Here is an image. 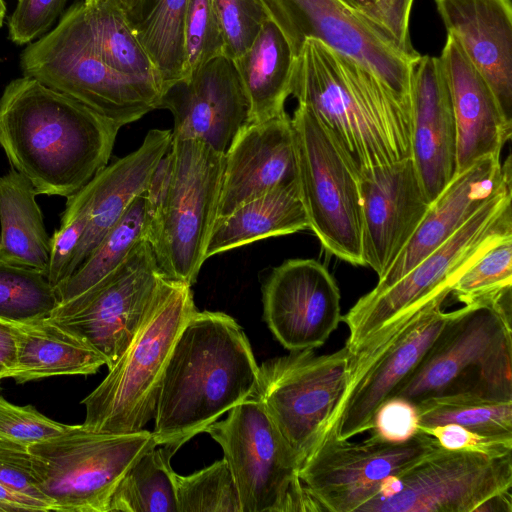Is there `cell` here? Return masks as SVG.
Masks as SVG:
<instances>
[{
    "label": "cell",
    "mask_w": 512,
    "mask_h": 512,
    "mask_svg": "<svg viewBox=\"0 0 512 512\" xmlns=\"http://www.w3.org/2000/svg\"><path fill=\"white\" fill-rule=\"evenodd\" d=\"M173 173V155L170 146L152 172L146 190L142 194L145 207V239L157 225L164 210Z\"/></svg>",
    "instance_id": "7dc6e473"
},
{
    "label": "cell",
    "mask_w": 512,
    "mask_h": 512,
    "mask_svg": "<svg viewBox=\"0 0 512 512\" xmlns=\"http://www.w3.org/2000/svg\"><path fill=\"white\" fill-rule=\"evenodd\" d=\"M143 196L137 197L121 219L105 235L84 262L56 290L60 303L50 320H62L78 312L145 239Z\"/></svg>",
    "instance_id": "f546056e"
},
{
    "label": "cell",
    "mask_w": 512,
    "mask_h": 512,
    "mask_svg": "<svg viewBox=\"0 0 512 512\" xmlns=\"http://www.w3.org/2000/svg\"><path fill=\"white\" fill-rule=\"evenodd\" d=\"M68 0H18L8 18L9 40L29 44L45 35L64 12Z\"/></svg>",
    "instance_id": "7bdbcfd3"
},
{
    "label": "cell",
    "mask_w": 512,
    "mask_h": 512,
    "mask_svg": "<svg viewBox=\"0 0 512 512\" xmlns=\"http://www.w3.org/2000/svg\"><path fill=\"white\" fill-rule=\"evenodd\" d=\"M179 448L154 445L143 452L119 481L109 512H177L171 458Z\"/></svg>",
    "instance_id": "d6a6232c"
},
{
    "label": "cell",
    "mask_w": 512,
    "mask_h": 512,
    "mask_svg": "<svg viewBox=\"0 0 512 512\" xmlns=\"http://www.w3.org/2000/svg\"><path fill=\"white\" fill-rule=\"evenodd\" d=\"M204 432L223 450L241 512H321L299 477L295 455L258 398L240 402Z\"/></svg>",
    "instance_id": "9c48e42d"
},
{
    "label": "cell",
    "mask_w": 512,
    "mask_h": 512,
    "mask_svg": "<svg viewBox=\"0 0 512 512\" xmlns=\"http://www.w3.org/2000/svg\"><path fill=\"white\" fill-rule=\"evenodd\" d=\"M291 95L313 112L358 174L411 157V99L356 59L306 40L295 58Z\"/></svg>",
    "instance_id": "7a4b0ae2"
},
{
    "label": "cell",
    "mask_w": 512,
    "mask_h": 512,
    "mask_svg": "<svg viewBox=\"0 0 512 512\" xmlns=\"http://www.w3.org/2000/svg\"><path fill=\"white\" fill-rule=\"evenodd\" d=\"M411 159L431 203L456 170V125L439 57L420 56L411 75Z\"/></svg>",
    "instance_id": "603a6c76"
},
{
    "label": "cell",
    "mask_w": 512,
    "mask_h": 512,
    "mask_svg": "<svg viewBox=\"0 0 512 512\" xmlns=\"http://www.w3.org/2000/svg\"><path fill=\"white\" fill-rule=\"evenodd\" d=\"M210 1L222 30L224 55L233 61L249 48L269 17L260 0Z\"/></svg>",
    "instance_id": "60d3db41"
},
{
    "label": "cell",
    "mask_w": 512,
    "mask_h": 512,
    "mask_svg": "<svg viewBox=\"0 0 512 512\" xmlns=\"http://www.w3.org/2000/svg\"><path fill=\"white\" fill-rule=\"evenodd\" d=\"M172 140L170 129L148 131L141 145L104 167L92 179L89 221L71 264V275L146 190L157 163ZM70 275V276H71Z\"/></svg>",
    "instance_id": "484cf974"
},
{
    "label": "cell",
    "mask_w": 512,
    "mask_h": 512,
    "mask_svg": "<svg viewBox=\"0 0 512 512\" xmlns=\"http://www.w3.org/2000/svg\"><path fill=\"white\" fill-rule=\"evenodd\" d=\"M416 406L418 428L454 423L483 433L512 435V398L467 389L433 395Z\"/></svg>",
    "instance_id": "836d02e7"
},
{
    "label": "cell",
    "mask_w": 512,
    "mask_h": 512,
    "mask_svg": "<svg viewBox=\"0 0 512 512\" xmlns=\"http://www.w3.org/2000/svg\"><path fill=\"white\" fill-rule=\"evenodd\" d=\"M158 109H167L173 116L172 138L198 140L222 154L249 116L238 72L224 55L170 86Z\"/></svg>",
    "instance_id": "ffe728a7"
},
{
    "label": "cell",
    "mask_w": 512,
    "mask_h": 512,
    "mask_svg": "<svg viewBox=\"0 0 512 512\" xmlns=\"http://www.w3.org/2000/svg\"><path fill=\"white\" fill-rule=\"evenodd\" d=\"M414 0H377L382 27L397 45L412 57L421 55L413 48L409 35L410 12Z\"/></svg>",
    "instance_id": "c3c4849f"
},
{
    "label": "cell",
    "mask_w": 512,
    "mask_h": 512,
    "mask_svg": "<svg viewBox=\"0 0 512 512\" xmlns=\"http://www.w3.org/2000/svg\"><path fill=\"white\" fill-rule=\"evenodd\" d=\"M151 0H126L123 5L132 23L137 22L147 10Z\"/></svg>",
    "instance_id": "816d5d0a"
},
{
    "label": "cell",
    "mask_w": 512,
    "mask_h": 512,
    "mask_svg": "<svg viewBox=\"0 0 512 512\" xmlns=\"http://www.w3.org/2000/svg\"><path fill=\"white\" fill-rule=\"evenodd\" d=\"M340 291L314 259H289L262 286L263 318L289 351L322 346L342 321Z\"/></svg>",
    "instance_id": "ac0fdd59"
},
{
    "label": "cell",
    "mask_w": 512,
    "mask_h": 512,
    "mask_svg": "<svg viewBox=\"0 0 512 512\" xmlns=\"http://www.w3.org/2000/svg\"><path fill=\"white\" fill-rule=\"evenodd\" d=\"M511 166L510 155L504 163L500 156L491 155L455 173L431 201L414 235L389 269L378 278L372 291H382L393 285L454 235L512 178Z\"/></svg>",
    "instance_id": "7402d4cb"
},
{
    "label": "cell",
    "mask_w": 512,
    "mask_h": 512,
    "mask_svg": "<svg viewBox=\"0 0 512 512\" xmlns=\"http://www.w3.org/2000/svg\"><path fill=\"white\" fill-rule=\"evenodd\" d=\"M341 1L344 4H346L348 7L353 9L355 12H357L360 15L364 16L365 18L369 19L375 25H377L382 30H384V28L382 27L379 12H378L377 0H341Z\"/></svg>",
    "instance_id": "f907efd6"
},
{
    "label": "cell",
    "mask_w": 512,
    "mask_h": 512,
    "mask_svg": "<svg viewBox=\"0 0 512 512\" xmlns=\"http://www.w3.org/2000/svg\"><path fill=\"white\" fill-rule=\"evenodd\" d=\"M196 310L191 286L164 277L137 334L82 401V425L107 433H133L155 416L161 382L174 343Z\"/></svg>",
    "instance_id": "5b68a950"
},
{
    "label": "cell",
    "mask_w": 512,
    "mask_h": 512,
    "mask_svg": "<svg viewBox=\"0 0 512 512\" xmlns=\"http://www.w3.org/2000/svg\"><path fill=\"white\" fill-rule=\"evenodd\" d=\"M418 430L431 435L440 446L450 450L473 451L489 456L512 453V435L483 433L454 423Z\"/></svg>",
    "instance_id": "f6af8a7d"
},
{
    "label": "cell",
    "mask_w": 512,
    "mask_h": 512,
    "mask_svg": "<svg viewBox=\"0 0 512 512\" xmlns=\"http://www.w3.org/2000/svg\"><path fill=\"white\" fill-rule=\"evenodd\" d=\"M446 28L512 120L511 0H434Z\"/></svg>",
    "instance_id": "d4e9b609"
},
{
    "label": "cell",
    "mask_w": 512,
    "mask_h": 512,
    "mask_svg": "<svg viewBox=\"0 0 512 512\" xmlns=\"http://www.w3.org/2000/svg\"><path fill=\"white\" fill-rule=\"evenodd\" d=\"M6 16V4L4 0H0V28L3 26Z\"/></svg>",
    "instance_id": "f5cc1de1"
},
{
    "label": "cell",
    "mask_w": 512,
    "mask_h": 512,
    "mask_svg": "<svg viewBox=\"0 0 512 512\" xmlns=\"http://www.w3.org/2000/svg\"><path fill=\"white\" fill-rule=\"evenodd\" d=\"M438 444L420 430L402 443L373 435L363 442H350L327 432L300 466L299 477L321 511L358 512L385 480L400 474Z\"/></svg>",
    "instance_id": "2e32d148"
},
{
    "label": "cell",
    "mask_w": 512,
    "mask_h": 512,
    "mask_svg": "<svg viewBox=\"0 0 512 512\" xmlns=\"http://www.w3.org/2000/svg\"><path fill=\"white\" fill-rule=\"evenodd\" d=\"M63 424L40 413L34 406H19L0 394V438L30 446L67 432Z\"/></svg>",
    "instance_id": "b9f144b4"
},
{
    "label": "cell",
    "mask_w": 512,
    "mask_h": 512,
    "mask_svg": "<svg viewBox=\"0 0 512 512\" xmlns=\"http://www.w3.org/2000/svg\"><path fill=\"white\" fill-rule=\"evenodd\" d=\"M28 447L0 438V484L46 504L52 511L51 502L44 496L37 483Z\"/></svg>",
    "instance_id": "ee69618b"
},
{
    "label": "cell",
    "mask_w": 512,
    "mask_h": 512,
    "mask_svg": "<svg viewBox=\"0 0 512 512\" xmlns=\"http://www.w3.org/2000/svg\"><path fill=\"white\" fill-rule=\"evenodd\" d=\"M59 303L44 271L0 260L1 320L21 324L49 319Z\"/></svg>",
    "instance_id": "d590c367"
},
{
    "label": "cell",
    "mask_w": 512,
    "mask_h": 512,
    "mask_svg": "<svg viewBox=\"0 0 512 512\" xmlns=\"http://www.w3.org/2000/svg\"><path fill=\"white\" fill-rule=\"evenodd\" d=\"M291 122L297 183L309 229L330 254L364 266L358 172L307 107L298 104Z\"/></svg>",
    "instance_id": "4fadbf2b"
},
{
    "label": "cell",
    "mask_w": 512,
    "mask_h": 512,
    "mask_svg": "<svg viewBox=\"0 0 512 512\" xmlns=\"http://www.w3.org/2000/svg\"><path fill=\"white\" fill-rule=\"evenodd\" d=\"M19 65L27 76L90 108L119 128L158 109L161 86L121 74L99 56L83 0L76 1L58 24L27 44Z\"/></svg>",
    "instance_id": "277c9868"
},
{
    "label": "cell",
    "mask_w": 512,
    "mask_h": 512,
    "mask_svg": "<svg viewBox=\"0 0 512 512\" xmlns=\"http://www.w3.org/2000/svg\"><path fill=\"white\" fill-rule=\"evenodd\" d=\"M259 366L238 322L217 311L190 315L164 370L152 435L180 448L251 397Z\"/></svg>",
    "instance_id": "3957f363"
},
{
    "label": "cell",
    "mask_w": 512,
    "mask_h": 512,
    "mask_svg": "<svg viewBox=\"0 0 512 512\" xmlns=\"http://www.w3.org/2000/svg\"><path fill=\"white\" fill-rule=\"evenodd\" d=\"M152 432L93 431L82 424L30 445L40 490L57 512H109L111 497L126 471L148 448Z\"/></svg>",
    "instance_id": "ba28073f"
},
{
    "label": "cell",
    "mask_w": 512,
    "mask_h": 512,
    "mask_svg": "<svg viewBox=\"0 0 512 512\" xmlns=\"http://www.w3.org/2000/svg\"><path fill=\"white\" fill-rule=\"evenodd\" d=\"M15 326L17 364L11 378L19 384L54 376L90 375L105 365L95 350L49 319Z\"/></svg>",
    "instance_id": "f1b7e54d"
},
{
    "label": "cell",
    "mask_w": 512,
    "mask_h": 512,
    "mask_svg": "<svg viewBox=\"0 0 512 512\" xmlns=\"http://www.w3.org/2000/svg\"><path fill=\"white\" fill-rule=\"evenodd\" d=\"M164 277L143 239L78 312L49 320L95 350L110 369L137 334Z\"/></svg>",
    "instance_id": "e0dca14e"
},
{
    "label": "cell",
    "mask_w": 512,
    "mask_h": 512,
    "mask_svg": "<svg viewBox=\"0 0 512 512\" xmlns=\"http://www.w3.org/2000/svg\"><path fill=\"white\" fill-rule=\"evenodd\" d=\"M93 194L92 180L68 197L60 227L50 237L47 277L57 288L71 275V264L85 234Z\"/></svg>",
    "instance_id": "f35d334b"
},
{
    "label": "cell",
    "mask_w": 512,
    "mask_h": 512,
    "mask_svg": "<svg viewBox=\"0 0 512 512\" xmlns=\"http://www.w3.org/2000/svg\"><path fill=\"white\" fill-rule=\"evenodd\" d=\"M447 296L407 311L350 352L348 392L328 432L349 440L372 428L378 408L414 372L444 327Z\"/></svg>",
    "instance_id": "8fae6325"
},
{
    "label": "cell",
    "mask_w": 512,
    "mask_h": 512,
    "mask_svg": "<svg viewBox=\"0 0 512 512\" xmlns=\"http://www.w3.org/2000/svg\"><path fill=\"white\" fill-rule=\"evenodd\" d=\"M418 410L415 403L400 397H391L378 408L371 435L387 442L402 443L417 434Z\"/></svg>",
    "instance_id": "bcb514c9"
},
{
    "label": "cell",
    "mask_w": 512,
    "mask_h": 512,
    "mask_svg": "<svg viewBox=\"0 0 512 512\" xmlns=\"http://www.w3.org/2000/svg\"><path fill=\"white\" fill-rule=\"evenodd\" d=\"M449 87L456 125V170L477 160L500 156L512 135V120L503 113L490 86L450 35L439 56Z\"/></svg>",
    "instance_id": "cb8c5ba5"
},
{
    "label": "cell",
    "mask_w": 512,
    "mask_h": 512,
    "mask_svg": "<svg viewBox=\"0 0 512 512\" xmlns=\"http://www.w3.org/2000/svg\"><path fill=\"white\" fill-rule=\"evenodd\" d=\"M188 1L151 0L143 16L133 23L156 68L163 93L184 76L183 31Z\"/></svg>",
    "instance_id": "e575fe53"
},
{
    "label": "cell",
    "mask_w": 512,
    "mask_h": 512,
    "mask_svg": "<svg viewBox=\"0 0 512 512\" xmlns=\"http://www.w3.org/2000/svg\"><path fill=\"white\" fill-rule=\"evenodd\" d=\"M296 56L308 39L321 41L368 67L400 97L411 99L415 58L380 27L341 0H260Z\"/></svg>",
    "instance_id": "9a60e30c"
},
{
    "label": "cell",
    "mask_w": 512,
    "mask_h": 512,
    "mask_svg": "<svg viewBox=\"0 0 512 512\" xmlns=\"http://www.w3.org/2000/svg\"><path fill=\"white\" fill-rule=\"evenodd\" d=\"M512 178L454 235L390 287L363 295L342 316L353 352L380 328L439 295H449L458 278L491 246L512 236Z\"/></svg>",
    "instance_id": "52a82bcc"
},
{
    "label": "cell",
    "mask_w": 512,
    "mask_h": 512,
    "mask_svg": "<svg viewBox=\"0 0 512 512\" xmlns=\"http://www.w3.org/2000/svg\"><path fill=\"white\" fill-rule=\"evenodd\" d=\"M85 3L96 1V0H83ZM122 3H124L126 0H120Z\"/></svg>",
    "instance_id": "db71d44e"
},
{
    "label": "cell",
    "mask_w": 512,
    "mask_h": 512,
    "mask_svg": "<svg viewBox=\"0 0 512 512\" xmlns=\"http://www.w3.org/2000/svg\"><path fill=\"white\" fill-rule=\"evenodd\" d=\"M184 76L224 55L222 30L210 0H189L184 20ZM225 56V55H224Z\"/></svg>",
    "instance_id": "ab89813d"
},
{
    "label": "cell",
    "mask_w": 512,
    "mask_h": 512,
    "mask_svg": "<svg viewBox=\"0 0 512 512\" xmlns=\"http://www.w3.org/2000/svg\"><path fill=\"white\" fill-rule=\"evenodd\" d=\"M119 127L36 79L0 96V145L37 194L70 197L108 165Z\"/></svg>",
    "instance_id": "6da1fadb"
},
{
    "label": "cell",
    "mask_w": 512,
    "mask_h": 512,
    "mask_svg": "<svg viewBox=\"0 0 512 512\" xmlns=\"http://www.w3.org/2000/svg\"><path fill=\"white\" fill-rule=\"evenodd\" d=\"M84 9L96 50L105 64L127 76L151 79L162 88L156 68L140 43L123 3L96 0L84 2Z\"/></svg>",
    "instance_id": "1f68e13d"
},
{
    "label": "cell",
    "mask_w": 512,
    "mask_h": 512,
    "mask_svg": "<svg viewBox=\"0 0 512 512\" xmlns=\"http://www.w3.org/2000/svg\"><path fill=\"white\" fill-rule=\"evenodd\" d=\"M359 189L363 263L380 278L414 235L430 202L411 157L361 171Z\"/></svg>",
    "instance_id": "d6986e66"
},
{
    "label": "cell",
    "mask_w": 512,
    "mask_h": 512,
    "mask_svg": "<svg viewBox=\"0 0 512 512\" xmlns=\"http://www.w3.org/2000/svg\"><path fill=\"white\" fill-rule=\"evenodd\" d=\"M17 364L15 323L0 319V375L11 378Z\"/></svg>",
    "instance_id": "681fc988"
},
{
    "label": "cell",
    "mask_w": 512,
    "mask_h": 512,
    "mask_svg": "<svg viewBox=\"0 0 512 512\" xmlns=\"http://www.w3.org/2000/svg\"><path fill=\"white\" fill-rule=\"evenodd\" d=\"M511 488L512 453L489 456L438 444L385 480L358 512H478Z\"/></svg>",
    "instance_id": "5bb4252c"
},
{
    "label": "cell",
    "mask_w": 512,
    "mask_h": 512,
    "mask_svg": "<svg viewBox=\"0 0 512 512\" xmlns=\"http://www.w3.org/2000/svg\"><path fill=\"white\" fill-rule=\"evenodd\" d=\"M512 290V236L491 246L454 283L450 294L464 305Z\"/></svg>",
    "instance_id": "74e56055"
},
{
    "label": "cell",
    "mask_w": 512,
    "mask_h": 512,
    "mask_svg": "<svg viewBox=\"0 0 512 512\" xmlns=\"http://www.w3.org/2000/svg\"><path fill=\"white\" fill-rule=\"evenodd\" d=\"M295 56L278 26L268 19L249 48L233 60L248 104V123L285 113Z\"/></svg>",
    "instance_id": "4316f807"
},
{
    "label": "cell",
    "mask_w": 512,
    "mask_h": 512,
    "mask_svg": "<svg viewBox=\"0 0 512 512\" xmlns=\"http://www.w3.org/2000/svg\"><path fill=\"white\" fill-rule=\"evenodd\" d=\"M177 512H241L238 489L224 458L183 476L174 473Z\"/></svg>",
    "instance_id": "8d00e7d4"
},
{
    "label": "cell",
    "mask_w": 512,
    "mask_h": 512,
    "mask_svg": "<svg viewBox=\"0 0 512 512\" xmlns=\"http://www.w3.org/2000/svg\"><path fill=\"white\" fill-rule=\"evenodd\" d=\"M2 379H3V378H2V376L0 375V380H2Z\"/></svg>",
    "instance_id": "11a10c76"
},
{
    "label": "cell",
    "mask_w": 512,
    "mask_h": 512,
    "mask_svg": "<svg viewBox=\"0 0 512 512\" xmlns=\"http://www.w3.org/2000/svg\"><path fill=\"white\" fill-rule=\"evenodd\" d=\"M297 182L291 117L245 124L224 154L216 219L274 188Z\"/></svg>",
    "instance_id": "44dd1931"
},
{
    "label": "cell",
    "mask_w": 512,
    "mask_h": 512,
    "mask_svg": "<svg viewBox=\"0 0 512 512\" xmlns=\"http://www.w3.org/2000/svg\"><path fill=\"white\" fill-rule=\"evenodd\" d=\"M512 290L465 304L449 317L414 372L392 397L413 403L479 388L512 398Z\"/></svg>",
    "instance_id": "8992f818"
},
{
    "label": "cell",
    "mask_w": 512,
    "mask_h": 512,
    "mask_svg": "<svg viewBox=\"0 0 512 512\" xmlns=\"http://www.w3.org/2000/svg\"><path fill=\"white\" fill-rule=\"evenodd\" d=\"M32 183L11 168L0 177V260L47 274L50 237Z\"/></svg>",
    "instance_id": "4dcf8cb0"
},
{
    "label": "cell",
    "mask_w": 512,
    "mask_h": 512,
    "mask_svg": "<svg viewBox=\"0 0 512 512\" xmlns=\"http://www.w3.org/2000/svg\"><path fill=\"white\" fill-rule=\"evenodd\" d=\"M308 228L298 183L280 186L216 219L208 240L206 259L258 240Z\"/></svg>",
    "instance_id": "83f0119b"
},
{
    "label": "cell",
    "mask_w": 512,
    "mask_h": 512,
    "mask_svg": "<svg viewBox=\"0 0 512 512\" xmlns=\"http://www.w3.org/2000/svg\"><path fill=\"white\" fill-rule=\"evenodd\" d=\"M173 173L162 215L147 237L166 278L192 286L217 216L224 154L198 140L172 138Z\"/></svg>",
    "instance_id": "7c38bea8"
},
{
    "label": "cell",
    "mask_w": 512,
    "mask_h": 512,
    "mask_svg": "<svg viewBox=\"0 0 512 512\" xmlns=\"http://www.w3.org/2000/svg\"><path fill=\"white\" fill-rule=\"evenodd\" d=\"M349 359L346 346L322 355L303 349L259 366L252 396L263 403L300 466L335 422L349 388Z\"/></svg>",
    "instance_id": "30bf717a"
}]
</instances>
